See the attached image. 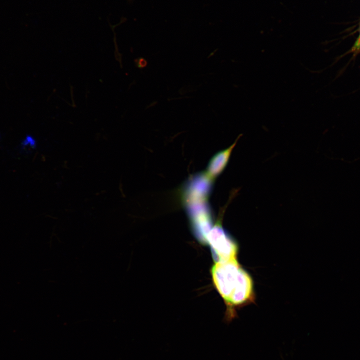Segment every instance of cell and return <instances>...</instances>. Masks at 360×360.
Segmentation results:
<instances>
[{
  "instance_id": "cell-1",
  "label": "cell",
  "mask_w": 360,
  "mask_h": 360,
  "mask_svg": "<svg viewBox=\"0 0 360 360\" xmlns=\"http://www.w3.org/2000/svg\"><path fill=\"white\" fill-rule=\"evenodd\" d=\"M214 284L228 306L225 320L236 318V308L252 302L254 299V282L250 274L236 260L216 262L211 270Z\"/></svg>"
},
{
  "instance_id": "cell-2",
  "label": "cell",
  "mask_w": 360,
  "mask_h": 360,
  "mask_svg": "<svg viewBox=\"0 0 360 360\" xmlns=\"http://www.w3.org/2000/svg\"><path fill=\"white\" fill-rule=\"evenodd\" d=\"M206 243L210 245L216 262H225L236 260L238 246L236 241L229 235L218 222L208 232Z\"/></svg>"
},
{
  "instance_id": "cell-3",
  "label": "cell",
  "mask_w": 360,
  "mask_h": 360,
  "mask_svg": "<svg viewBox=\"0 0 360 360\" xmlns=\"http://www.w3.org/2000/svg\"><path fill=\"white\" fill-rule=\"evenodd\" d=\"M240 137L238 136L230 147L220 152L212 158L208 168L210 176L215 178L222 172L228 163L232 150Z\"/></svg>"
},
{
  "instance_id": "cell-4",
  "label": "cell",
  "mask_w": 360,
  "mask_h": 360,
  "mask_svg": "<svg viewBox=\"0 0 360 360\" xmlns=\"http://www.w3.org/2000/svg\"><path fill=\"white\" fill-rule=\"evenodd\" d=\"M21 144L23 148H25L28 146L31 148H35L36 146V141L32 136L30 135H27L25 139L22 142Z\"/></svg>"
},
{
  "instance_id": "cell-5",
  "label": "cell",
  "mask_w": 360,
  "mask_h": 360,
  "mask_svg": "<svg viewBox=\"0 0 360 360\" xmlns=\"http://www.w3.org/2000/svg\"><path fill=\"white\" fill-rule=\"evenodd\" d=\"M136 66L138 68H142L147 66V61L142 58H139L134 60Z\"/></svg>"
},
{
  "instance_id": "cell-6",
  "label": "cell",
  "mask_w": 360,
  "mask_h": 360,
  "mask_svg": "<svg viewBox=\"0 0 360 360\" xmlns=\"http://www.w3.org/2000/svg\"><path fill=\"white\" fill-rule=\"evenodd\" d=\"M352 51L354 52H357L360 51V38H358L354 45L352 47Z\"/></svg>"
},
{
  "instance_id": "cell-7",
  "label": "cell",
  "mask_w": 360,
  "mask_h": 360,
  "mask_svg": "<svg viewBox=\"0 0 360 360\" xmlns=\"http://www.w3.org/2000/svg\"><path fill=\"white\" fill-rule=\"evenodd\" d=\"M358 38H360V34H359V36H358Z\"/></svg>"
}]
</instances>
